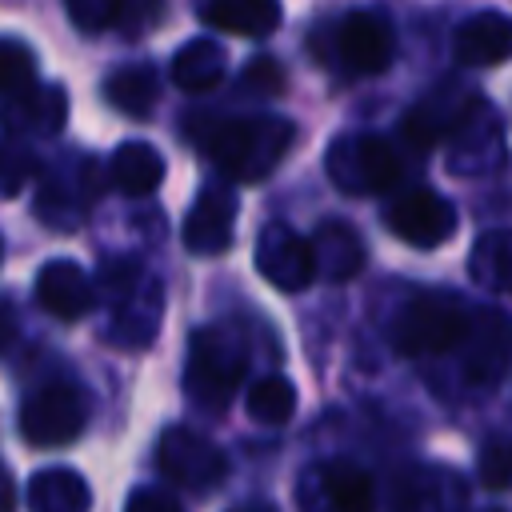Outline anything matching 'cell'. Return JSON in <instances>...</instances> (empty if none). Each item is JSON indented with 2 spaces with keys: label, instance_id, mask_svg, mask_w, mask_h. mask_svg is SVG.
Wrapping results in <instances>:
<instances>
[{
  "label": "cell",
  "instance_id": "obj_20",
  "mask_svg": "<svg viewBox=\"0 0 512 512\" xmlns=\"http://www.w3.org/2000/svg\"><path fill=\"white\" fill-rule=\"evenodd\" d=\"M452 56L464 68H492L512 56V16L504 12H472L456 24Z\"/></svg>",
  "mask_w": 512,
  "mask_h": 512
},
{
  "label": "cell",
  "instance_id": "obj_37",
  "mask_svg": "<svg viewBox=\"0 0 512 512\" xmlns=\"http://www.w3.org/2000/svg\"><path fill=\"white\" fill-rule=\"evenodd\" d=\"M484 512H508V508H484Z\"/></svg>",
  "mask_w": 512,
  "mask_h": 512
},
{
  "label": "cell",
  "instance_id": "obj_30",
  "mask_svg": "<svg viewBox=\"0 0 512 512\" xmlns=\"http://www.w3.org/2000/svg\"><path fill=\"white\" fill-rule=\"evenodd\" d=\"M36 172H40V164H36L32 148H24L20 140H0V200L24 192Z\"/></svg>",
  "mask_w": 512,
  "mask_h": 512
},
{
  "label": "cell",
  "instance_id": "obj_11",
  "mask_svg": "<svg viewBox=\"0 0 512 512\" xmlns=\"http://www.w3.org/2000/svg\"><path fill=\"white\" fill-rule=\"evenodd\" d=\"M388 512H468V484L444 464H408L396 472Z\"/></svg>",
  "mask_w": 512,
  "mask_h": 512
},
{
  "label": "cell",
  "instance_id": "obj_36",
  "mask_svg": "<svg viewBox=\"0 0 512 512\" xmlns=\"http://www.w3.org/2000/svg\"><path fill=\"white\" fill-rule=\"evenodd\" d=\"M16 508V484L8 476V468L0 464V512H12Z\"/></svg>",
  "mask_w": 512,
  "mask_h": 512
},
{
  "label": "cell",
  "instance_id": "obj_23",
  "mask_svg": "<svg viewBox=\"0 0 512 512\" xmlns=\"http://www.w3.org/2000/svg\"><path fill=\"white\" fill-rule=\"evenodd\" d=\"M224 72H228V52L212 36H196L180 44L172 56V84L184 92H208L224 80Z\"/></svg>",
  "mask_w": 512,
  "mask_h": 512
},
{
  "label": "cell",
  "instance_id": "obj_18",
  "mask_svg": "<svg viewBox=\"0 0 512 512\" xmlns=\"http://www.w3.org/2000/svg\"><path fill=\"white\" fill-rule=\"evenodd\" d=\"M68 120V92L60 84H32L20 96H8L0 108V128L8 140L24 136H56Z\"/></svg>",
  "mask_w": 512,
  "mask_h": 512
},
{
  "label": "cell",
  "instance_id": "obj_10",
  "mask_svg": "<svg viewBox=\"0 0 512 512\" xmlns=\"http://www.w3.org/2000/svg\"><path fill=\"white\" fill-rule=\"evenodd\" d=\"M512 368V316L500 308L472 312L468 340L460 348V372L472 388H496Z\"/></svg>",
  "mask_w": 512,
  "mask_h": 512
},
{
  "label": "cell",
  "instance_id": "obj_33",
  "mask_svg": "<svg viewBox=\"0 0 512 512\" xmlns=\"http://www.w3.org/2000/svg\"><path fill=\"white\" fill-rule=\"evenodd\" d=\"M244 84L248 88H260V92H280L284 88V72H280V64L272 56H256L244 68Z\"/></svg>",
  "mask_w": 512,
  "mask_h": 512
},
{
  "label": "cell",
  "instance_id": "obj_7",
  "mask_svg": "<svg viewBox=\"0 0 512 512\" xmlns=\"http://www.w3.org/2000/svg\"><path fill=\"white\" fill-rule=\"evenodd\" d=\"M84 424H88V396L64 380L40 384L20 404V436L36 448H64L84 432Z\"/></svg>",
  "mask_w": 512,
  "mask_h": 512
},
{
  "label": "cell",
  "instance_id": "obj_28",
  "mask_svg": "<svg viewBox=\"0 0 512 512\" xmlns=\"http://www.w3.org/2000/svg\"><path fill=\"white\" fill-rule=\"evenodd\" d=\"M244 404H248V416H252V420L280 428V424H288V420L296 416V384H292L288 376H280V372L260 376V380L248 388V400H244Z\"/></svg>",
  "mask_w": 512,
  "mask_h": 512
},
{
  "label": "cell",
  "instance_id": "obj_6",
  "mask_svg": "<svg viewBox=\"0 0 512 512\" xmlns=\"http://www.w3.org/2000/svg\"><path fill=\"white\" fill-rule=\"evenodd\" d=\"M96 196H100V172H96L92 156L68 152V156H60V164H52L40 176V192L32 200V212L44 224L68 232V228H76L88 216Z\"/></svg>",
  "mask_w": 512,
  "mask_h": 512
},
{
  "label": "cell",
  "instance_id": "obj_32",
  "mask_svg": "<svg viewBox=\"0 0 512 512\" xmlns=\"http://www.w3.org/2000/svg\"><path fill=\"white\" fill-rule=\"evenodd\" d=\"M68 20L84 32H104L128 20V4L124 0H68Z\"/></svg>",
  "mask_w": 512,
  "mask_h": 512
},
{
  "label": "cell",
  "instance_id": "obj_29",
  "mask_svg": "<svg viewBox=\"0 0 512 512\" xmlns=\"http://www.w3.org/2000/svg\"><path fill=\"white\" fill-rule=\"evenodd\" d=\"M36 84V56L28 44L20 40H0V92L4 96H20Z\"/></svg>",
  "mask_w": 512,
  "mask_h": 512
},
{
  "label": "cell",
  "instance_id": "obj_2",
  "mask_svg": "<svg viewBox=\"0 0 512 512\" xmlns=\"http://www.w3.org/2000/svg\"><path fill=\"white\" fill-rule=\"evenodd\" d=\"M96 296H104V304L112 312V340L116 344L140 348L156 336L160 312H164V292L140 260H132V256L104 260L100 276H96Z\"/></svg>",
  "mask_w": 512,
  "mask_h": 512
},
{
  "label": "cell",
  "instance_id": "obj_31",
  "mask_svg": "<svg viewBox=\"0 0 512 512\" xmlns=\"http://www.w3.org/2000/svg\"><path fill=\"white\" fill-rule=\"evenodd\" d=\"M476 472L484 488L508 492L512 488V436H488L476 456Z\"/></svg>",
  "mask_w": 512,
  "mask_h": 512
},
{
  "label": "cell",
  "instance_id": "obj_4",
  "mask_svg": "<svg viewBox=\"0 0 512 512\" xmlns=\"http://www.w3.org/2000/svg\"><path fill=\"white\" fill-rule=\"evenodd\" d=\"M472 328V312L460 296L448 292H416L392 316V348L400 356H440L464 348Z\"/></svg>",
  "mask_w": 512,
  "mask_h": 512
},
{
  "label": "cell",
  "instance_id": "obj_12",
  "mask_svg": "<svg viewBox=\"0 0 512 512\" xmlns=\"http://www.w3.org/2000/svg\"><path fill=\"white\" fill-rule=\"evenodd\" d=\"M388 228L412 248H440L456 232V208L432 188H408L388 204Z\"/></svg>",
  "mask_w": 512,
  "mask_h": 512
},
{
  "label": "cell",
  "instance_id": "obj_39",
  "mask_svg": "<svg viewBox=\"0 0 512 512\" xmlns=\"http://www.w3.org/2000/svg\"><path fill=\"white\" fill-rule=\"evenodd\" d=\"M0 256H4V240H0Z\"/></svg>",
  "mask_w": 512,
  "mask_h": 512
},
{
  "label": "cell",
  "instance_id": "obj_15",
  "mask_svg": "<svg viewBox=\"0 0 512 512\" xmlns=\"http://www.w3.org/2000/svg\"><path fill=\"white\" fill-rule=\"evenodd\" d=\"M256 268L276 292L308 288L312 276H316V260H312L308 236H300L288 224H264V232L256 240Z\"/></svg>",
  "mask_w": 512,
  "mask_h": 512
},
{
  "label": "cell",
  "instance_id": "obj_16",
  "mask_svg": "<svg viewBox=\"0 0 512 512\" xmlns=\"http://www.w3.org/2000/svg\"><path fill=\"white\" fill-rule=\"evenodd\" d=\"M336 56L352 76H380L396 56V32L380 12H348L336 28Z\"/></svg>",
  "mask_w": 512,
  "mask_h": 512
},
{
  "label": "cell",
  "instance_id": "obj_38",
  "mask_svg": "<svg viewBox=\"0 0 512 512\" xmlns=\"http://www.w3.org/2000/svg\"><path fill=\"white\" fill-rule=\"evenodd\" d=\"M236 512H252V508H236Z\"/></svg>",
  "mask_w": 512,
  "mask_h": 512
},
{
  "label": "cell",
  "instance_id": "obj_14",
  "mask_svg": "<svg viewBox=\"0 0 512 512\" xmlns=\"http://www.w3.org/2000/svg\"><path fill=\"white\" fill-rule=\"evenodd\" d=\"M236 212H240V196L232 184H204L184 216V232H180L184 248L196 256H216V252L232 248Z\"/></svg>",
  "mask_w": 512,
  "mask_h": 512
},
{
  "label": "cell",
  "instance_id": "obj_24",
  "mask_svg": "<svg viewBox=\"0 0 512 512\" xmlns=\"http://www.w3.org/2000/svg\"><path fill=\"white\" fill-rule=\"evenodd\" d=\"M108 180L124 192V196H148L160 188L164 180V156L144 144V140H128L112 152L108 160Z\"/></svg>",
  "mask_w": 512,
  "mask_h": 512
},
{
  "label": "cell",
  "instance_id": "obj_27",
  "mask_svg": "<svg viewBox=\"0 0 512 512\" xmlns=\"http://www.w3.org/2000/svg\"><path fill=\"white\" fill-rule=\"evenodd\" d=\"M468 276L480 288L512 292V228H488L468 256Z\"/></svg>",
  "mask_w": 512,
  "mask_h": 512
},
{
  "label": "cell",
  "instance_id": "obj_9",
  "mask_svg": "<svg viewBox=\"0 0 512 512\" xmlns=\"http://www.w3.org/2000/svg\"><path fill=\"white\" fill-rule=\"evenodd\" d=\"M300 512H372V476L352 460H320L300 476Z\"/></svg>",
  "mask_w": 512,
  "mask_h": 512
},
{
  "label": "cell",
  "instance_id": "obj_21",
  "mask_svg": "<svg viewBox=\"0 0 512 512\" xmlns=\"http://www.w3.org/2000/svg\"><path fill=\"white\" fill-rule=\"evenodd\" d=\"M312 244V260L316 272L328 280H352L364 268V240L360 232H352V224L344 220H324L316 224V232L308 236Z\"/></svg>",
  "mask_w": 512,
  "mask_h": 512
},
{
  "label": "cell",
  "instance_id": "obj_1",
  "mask_svg": "<svg viewBox=\"0 0 512 512\" xmlns=\"http://www.w3.org/2000/svg\"><path fill=\"white\" fill-rule=\"evenodd\" d=\"M292 120L284 116H192L188 140L232 180H264L292 148Z\"/></svg>",
  "mask_w": 512,
  "mask_h": 512
},
{
  "label": "cell",
  "instance_id": "obj_25",
  "mask_svg": "<svg viewBox=\"0 0 512 512\" xmlns=\"http://www.w3.org/2000/svg\"><path fill=\"white\" fill-rule=\"evenodd\" d=\"M28 508L32 512H88L92 508L88 480L72 468H44L28 484Z\"/></svg>",
  "mask_w": 512,
  "mask_h": 512
},
{
  "label": "cell",
  "instance_id": "obj_5",
  "mask_svg": "<svg viewBox=\"0 0 512 512\" xmlns=\"http://www.w3.org/2000/svg\"><path fill=\"white\" fill-rule=\"evenodd\" d=\"M328 180L348 196H376L400 184V156L376 132H344L328 144Z\"/></svg>",
  "mask_w": 512,
  "mask_h": 512
},
{
  "label": "cell",
  "instance_id": "obj_26",
  "mask_svg": "<svg viewBox=\"0 0 512 512\" xmlns=\"http://www.w3.org/2000/svg\"><path fill=\"white\" fill-rule=\"evenodd\" d=\"M160 96V76L148 64H124L104 80V100L124 116H148Z\"/></svg>",
  "mask_w": 512,
  "mask_h": 512
},
{
  "label": "cell",
  "instance_id": "obj_19",
  "mask_svg": "<svg viewBox=\"0 0 512 512\" xmlns=\"http://www.w3.org/2000/svg\"><path fill=\"white\" fill-rule=\"evenodd\" d=\"M36 304L56 320H80L96 304V284L76 260H48L36 272Z\"/></svg>",
  "mask_w": 512,
  "mask_h": 512
},
{
  "label": "cell",
  "instance_id": "obj_13",
  "mask_svg": "<svg viewBox=\"0 0 512 512\" xmlns=\"http://www.w3.org/2000/svg\"><path fill=\"white\" fill-rule=\"evenodd\" d=\"M500 164H504L500 116L476 96V104L468 108L460 128L448 136V168L456 176H484V172H496Z\"/></svg>",
  "mask_w": 512,
  "mask_h": 512
},
{
  "label": "cell",
  "instance_id": "obj_35",
  "mask_svg": "<svg viewBox=\"0 0 512 512\" xmlns=\"http://www.w3.org/2000/svg\"><path fill=\"white\" fill-rule=\"evenodd\" d=\"M16 332H20V324H16V308H12V300L0 296V356L16 344Z\"/></svg>",
  "mask_w": 512,
  "mask_h": 512
},
{
  "label": "cell",
  "instance_id": "obj_3",
  "mask_svg": "<svg viewBox=\"0 0 512 512\" xmlns=\"http://www.w3.org/2000/svg\"><path fill=\"white\" fill-rule=\"evenodd\" d=\"M248 372V352L236 328L228 324H204L188 340V364H184V388L204 412H224Z\"/></svg>",
  "mask_w": 512,
  "mask_h": 512
},
{
  "label": "cell",
  "instance_id": "obj_8",
  "mask_svg": "<svg viewBox=\"0 0 512 512\" xmlns=\"http://www.w3.org/2000/svg\"><path fill=\"white\" fill-rule=\"evenodd\" d=\"M156 464L172 484L192 488V492H212L228 476V456L204 432L184 428V424H172L160 432Z\"/></svg>",
  "mask_w": 512,
  "mask_h": 512
},
{
  "label": "cell",
  "instance_id": "obj_34",
  "mask_svg": "<svg viewBox=\"0 0 512 512\" xmlns=\"http://www.w3.org/2000/svg\"><path fill=\"white\" fill-rule=\"evenodd\" d=\"M124 512H184V508H180V500H176L172 492H164V488H136V492L128 496V504H124Z\"/></svg>",
  "mask_w": 512,
  "mask_h": 512
},
{
  "label": "cell",
  "instance_id": "obj_17",
  "mask_svg": "<svg viewBox=\"0 0 512 512\" xmlns=\"http://www.w3.org/2000/svg\"><path fill=\"white\" fill-rule=\"evenodd\" d=\"M476 104L472 92L456 88V84H444L428 96H420L404 116H400V136L412 144V148H432L440 140H448L460 120L468 116V108Z\"/></svg>",
  "mask_w": 512,
  "mask_h": 512
},
{
  "label": "cell",
  "instance_id": "obj_22",
  "mask_svg": "<svg viewBox=\"0 0 512 512\" xmlns=\"http://www.w3.org/2000/svg\"><path fill=\"white\" fill-rule=\"evenodd\" d=\"M196 16L216 28V32H232V36H268L280 24V4L276 0H208L196 8Z\"/></svg>",
  "mask_w": 512,
  "mask_h": 512
}]
</instances>
